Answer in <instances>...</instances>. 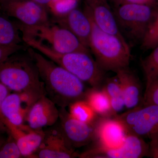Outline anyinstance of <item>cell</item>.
Instances as JSON below:
<instances>
[{
  "mask_svg": "<svg viewBox=\"0 0 158 158\" xmlns=\"http://www.w3.org/2000/svg\"><path fill=\"white\" fill-rule=\"evenodd\" d=\"M28 52L37 66L46 95L57 106L66 108L85 100L88 90L84 82L34 49L29 47Z\"/></svg>",
  "mask_w": 158,
  "mask_h": 158,
  "instance_id": "obj_1",
  "label": "cell"
},
{
  "mask_svg": "<svg viewBox=\"0 0 158 158\" xmlns=\"http://www.w3.org/2000/svg\"><path fill=\"white\" fill-rule=\"evenodd\" d=\"M23 40L29 47L65 69L91 88H102L106 79V72L91 56L90 53L78 52L61 53L35 40L27 37Z\"/></svg>",
  "mask_w": 158,
  "mask_h": 158,
  "instance_id": "obj_2",
  "label": "cell"
},
{
  "mask_svg": "<svg viewBox=\"0 0 158 158\" xmlns=\"http://www.w3.org/2000/svg\"><path fill=\"white\" fill-rule=\"evenodd\" d=\"M14 55L0 63V82L9 90L28 94L35 101L46 95L37 66L30 55Z\"/></svg>",
  "mask_w": 158,
  "mask_h": 158,
  "instance_id": "obj_3",
  "label": "cell"
},
{
  "mask_svg": "<svg viewBox=\"0 0 158 158\" xmlns=\"http://www.w3.org/2000/svg\"><path fill=\"white\" fill-rule=\"evenodd\" d=\"M84 11L90 18L92 25L89 48L102 69L105 72L116 73L119 69L129 67L131 53L128 44L103 31L89 15Z\"/></svg>",
  "mask_w": 158,
  "mask_h": 158,
  "instance_id": "obj_4",
  "label": "cell"
},
{
  "mask_svg": "<svg viewBox=\"0 0 158 158\" xmlns=\"http://www.w3.org/2000/svg\"><path fill=\"white\" fill-rule=\"evenodd\" d=\"M158 10V7L155 6L122 3L115 7L113 12L118 29L124 38L141 43Z\"/></svg>",
  "mask_w": 158,
  "mask_h": 158,
  "instance_id": "obj_5",
  "label": "cell"
},
{
  "mask_svg": "<svg viewBox=\"0 0 158 158\" xmlns=\"http://www.w3.org/2000/svg\"><path fill=\"white\" fill-rule=\"evenodd\" d=\"M22 37L35 40L61 53L73 52H89L72 32L57 24L34 26L24 25L18 23Z\"/></svg>",
  "mask_w": 158,
  "mask_h": 158,
  "instance_id": "obj_6",
  "label": "cell"
},
{
  "mask_svg": "<svg viewBox=\"0 0 158 158\" xmlns=\"http://www.w3.org/2000/svg\"><path fill=\"white\" fill-rule=\"evenodd\" d=\"M123 125L127 134L150 141L158 138V106L141 105L114 116Z\"/></svg>",
  "mask_w": 158,
  "mask_h": 158,
  "instance_id": "obj_7",
  "label": "cell"
},
{
  "mask_svg": "<svg viewBox=\"0 0 158 158\" xmlns=\"http://www.w3.org/2000/svg\"><path fill=\"white\" fill-rule=\"evenodd\" d=\"M0 10L9 17L14 18L27 26L50 23L45 6L27 0H0Z\"/></svg>",
  "mask_w": 158,
  "mask_h": 158,
  "instance_id": "obj_8",
  "label": "cell"
},
{
  "mask_svg": "<svg viewBox=\"0 0 158 158\" xmlns=\"http://www.w3.org/2000/svg\"><path fill=\"white\" fill-rule=\"evenodd\" d=\"M149 144L144 138L127 134L123 144L116 148L93 146L79 155L83 158H141L148 157Z\"/></svg>",
  "mask_w": 158,
  "mask_h": 158,
  "instance_id": "obj_9",
  "label": "cell"
},
{
  "mask_svg": "<svg viewBox=\"0 0 158 158\" xmlns=\"http://www.w3.org/2000/svg\"><path fill=\"white\" fill-rule=\"evenodd\" d=\"M59 128L65 141L74 149L93 142L94 137V123H87L74 118L65 108L59 110Z\"/></svg>",
  "mask_w": 158,
  "mask_h": 158,
  "instance_id": "obj_10",
  "label": "cell"
},
{
  "mask_svg": "<svg viewBox=\"0 0 158 158\" xmlns=\"http://www.w3.org/2000/svg\"><path fill=\"white\" fill-rule=\"evenodd\" d=\"M94 146L116 148L123 144L126 137L122 123L115 117L99 116L94 123Z\"/></svg>",
  "mask_w": 158,
  "mask_h": 158,
  "instance_id": "obj_11",
  "label": "cell"
},
{
  "mask_svg": "<svg viewBox=\"0 0 158 158\" xmlns=\"http://www.w3.org/2000/svg\"><path fill=\"white\" fill-rule=\"evenodd\" d=\"M44 132L42 143L33 158H73L78 157V153L69 145L59 127Z\"/></svg>",
  "mask_w": 158,
  "mask_h": 158,
  "instance_id": "obj_12",
  "label": "cell"
},
{
  "mask_svg": "<svg viewBox=\"0 0 158 158\" xmlns=\"http://www.w3.org/2000/svg\"><path fill=\"white\" fill-rule=\"evenodd\" d=\"M0 121L13 137L19 148L23 157L33 158V155L42 143L44 132L34 130L25 125L18 127L4 118Z\"/></svg>",
  "mask_w": 158,
  "mask_h": 158,
  "instance_id": "obj_13",
  "label": "cell"
},
{
  "mask_svg": "<svg viewBox=\"0 0 158 158\" xmlns=\"http://www.w3.org/2000/svg\"><path fill=\"white\" fill-rule=\"evenodd\" d=\"M59 111L56 105L46 95L37 99L29 109L26 121L34 130L52 127L59 120Z\"/></svg>",
  "mask_w": 158,
  "mask_h": 158,
  "instance_id": "obj_14",
  "label": "cell"
},
{
  "mask_svg": "<svg viewBox=\"0 0 158 158\" xmlns=\"http://www.w3.org/2000/svg\"><path fill=\"white\" fill-rule=\"evenodd\" d=\"M85 4L84 10L99 28L127 42L118 29L114 12L108 0H85Z\"/></svg>",
  "mask_w": 158,
  "mask_h": 158,
  "instance_id": "obj_15",
  "label": "cell"
},
{
  "mask_svg": "<svg viewBox=\"0 0 158 158\" xmlns=\"http://www.w3.org/2000/svg\"><path fill=\"white\" fill-rule=\"evenodd\" d=\"M56 24L70 31L85 47L89 48L92 25L90 18L77 8L61 15H55Z\"/></svg>",
  "mask_w": 158,
  "mask_h": 158,
  "instance_id": "obj_16",
  "label": "cell"
},
{
  "mask_svg": "<svg viewBox=\"0 0 158 158\" xmlns=\"http://www.w3.org/2000/svg\"><path fill=\"white\" fill-rule=\"evenodd\" d=\"M35 102L26 94H9L0 108V118H5L16 126L23 125L29 109Z\"/></svg>",
  "mask_w": 158,
  "mask_h": 158,
  "instance_id": "obj_17",
  "label": "cell"
},
{
  "mask_svg": "<svg viewBox=\"0 0 158 158\" xmlns=\"http://www.w3.org/2000/svg\"><path fill=\"white\" fill-rule=\"evenodd\" d=\"M115 73L121 85L125 107L130 110L143 105L142 87L137 76L129 67L119 69Z\"/></svg>",
  "mask_w": 158,
  "mask_h": 158,
  "instance_id": "obj_18",
  "label": "cell"
},
{
  "mask_svg": "<svg viewBox=\"0 0 158 158\" xmlns=\"http://www.w3.org/2000/svg\"><path fill=\"white\" fill-rule=\"evenodd\" d=\"M85 101L99 116L111 118L116 115L112 109L107 94L102 88H91L88 90Z\"/></svg>",
  "mask_w": 158,
  "mask_h": 158,
  "instance_id": "obj_19",
  "label": "cell"
},
{
  "mask_svg": "<svg viewBox=\"0 0 158 158\" xmlns=\"http://www.w3.org/2000/svg\"><path fill=\"white\" fill-rule=\"evenodd\" d=\"M23 42L18 23H13L3 13L0 14V46H16L22 45Z\"/></svg>",
  "mask_w": 158,
  "mask_h": 158,
  "instance_id": "obj_20",
  "label": "cell"
},
{
  "mask_svg": "<svg viewBox=\"0 0 158 158\" xmlns=\"http://www.w3.org/2000/svg\"><path fill=\"white\" fill-rule=\"evenodd\" d=\"M102 88L107 94L113 112L117 115L125 107L123 92L117 76L105 79Z\"/></svg>",
  "mask_w": 158,
  "mask_h": 158,
  "instance_id": "obj_21",
  "label": "cell"
},
{
  "mask_svg": "<svg viewBox=\"0 0 158 158\" xmlns=\"http://www.w3.org/2000/svg\"><path fill=\"white\" fill-rule=\"evenodd\" d=\"M69 112L74 118L87 123H93L98 116L85 100L75 102L69 106Z\"/></svg>",
  "mask_w": 158,
  "mask_h": 158,
  "instance_id": "obj_22",
  "label": "cell"
},
{
  "mask_svg": "<svg viewBox=\"0 0 158 158\" xmlns=\"http://www.w3.org/2000/svg\"><path fill=\"white\" fill-rule=\"evenodd\" d=\"M141 65L146 81V88L158 78V45L142 59Z\"/></svg>",
  "mask_w": 158,
  "mask_h": 158,
  "instance_id": "obj_23",
  "label": "cell"
},
{
  "mask_svg": "<svg viewBox=\"0 0 158 158\" xmlns=\"http://www.w3.org/2000/svg\"><path fill=\"white\" fill-rule=\"evenodd\" d=\"M141 43V48L145 51L158 45V10Z\"/></svg>",
  "mask_w": 158,
  "mask_h": 158,
  "instance_id": "obj_24",
  "label": "cell"
},
{
  "mask_svg": "<svg viewBox=\"0 0 158 158\" xmlns=\"http://www.w3.org/2000/svg\"><path fill=\"white\" fill-rule=\"evenodd\" d=\"M23 156L17 143L9 134L8 138L0 146V158H20Z\"/></svg>",
  "mask_w": 158,
  "mask_h": 158,
  "instance_id": "obj_25",
  "label": "cell"
},
{
  "mask_svg": "<svg viewBox=\"0 0 158 158\" xmlns=\"http://www.w3.org/2000/svg\"><path fill=\"white\" fill-rule=\"evenodd\" d=\"M78 0H59L52 2L49 6L55 15L65 14L77 8Z\"/></svg>",
  "mask_w": 158,
  "mask_h": 158,
  "instance_id": "obj_26",
  "label": "cell"
},
{
  "mask_svg": "<svg viewBox=\"0 0 158 158\" xmlns=\"http://www.w3.org/2000/svg\"><path fill=\"white\" fill-rule=\"evenodd\" d=\"M143 105L158 106V78L145 88L143 95Z\"/></svg>",
  "mask_w": 158,
  "mask_h": 158,
  "instance_id": "obj_27",
  "label": "cell"
},
{
  "mask_svg": "<svg viewBox=\"0 0 158 158\" xmlns=\"http://www.w3.org/2000/svg\"><path fill=\"white\" fill-rule=\"evenodd\" d=\"M22 45L13 47H3L0 46V63L5 61L12 55L23 48Z\"/></svg>",
  "mask_w": 158,
  "mask_h": 158,
  "instance_id": "obj_28",
  "label": "cell"
},
{
  "mask_svg": "<svg viewBox=\"0 0 158 158\" xmlns=\"http://www.w3.org/2000/svg\"><path fill=\"white\" fill-rule=\"evenodd\" d=\"M148 157L158 158V138L150 141Z\"/></svg>",
  "mask_w": 158,
  "mask_h": 158,
  "instance_id": "obj_29",
  "label": "cell"
},
{
  "mask_svg": "<svg viewBox=\"0 0 158 158\" xmlns=\"http://www.w3.org/2000/svg\"><path fill=\"white\" fill-rule=\"evenodd\" d=\"M122 3H131L138 5H148L158 7L156 0H123Z\"/></svg>",
  "mask_w": 158,
  "mask_h": 158,
  "instance_id": "obj_30",
  "label": "cell"
},
{
  "mask_svg": "<svg viewBox=\"0 0 158 158\" xmlns=\"http://www.w3.org/2000/svg\"><path fill=\"white\" fill-rule=\"evenodd\" d=\"M9 93V89L0 82V108L3 101Z\"/></svg>",
  "mask_w": 158,
  "mask_h": 158,
  "instance_id": "obj_31",
  "label": "cell"
},
{
  "mask_svg": "<svg viewBox=\"0 0 158 158\" xmlns=\"http://www.w3.org/2000/svg\"><path fill=\"white\" fill-rule=\"evenodd\" d=\"M27 1L35 2L38 3V4L48 8L52 0H27Z\"/></svg>",
  "mask_w": 158,
  "mask_h": 158,
  "instance_id": "obj_32",
  "label": "cell"
},
{
  "mask_svg": "<svg viewBox=\"0 0 158 158\" xmlns=\"http://www.w3.org/2000/svg\"><path fill=\"white\" fill-rule=\"evenodd\" d=\"M111 1L114 3V5H115V7H116L122 4L123 0H111Z\"/></svg>",
  "mask_w": 158,
  "mask_h": 158,
  "instance_id": "obj_33",
  "label": "cell"
},
{
  "mask_svg": "<svg viewBox=\"0 0 158 158\" xmlns=\"http://www.w3.org/2000/svg\"><path fill=\"white\" fill-rule=\"evenodd\" d=\"M6 139H5V138H4V137L2 136V135L0 134V146L2 145V144H3V142L5 141Z\"/></svg>",
  "mask_w": 158,
  "mask_h": 158,
  "instance_id": "obj_34",
  "label": "cell"
},
{
  "mask_svg": "<svg viewBox=\"0 0 158 158\" xmlns=\"http://www.w3.org/2000/svg\"><path fill=\"white\" fill-rule=\"evenodd\" d=\"M59 1V0H52V2H56V1Z\"/></svg>",
  "mask_w": 158,
  "mask_h": 158,
  "instance_id": "obj_35",
  "label": "cell"
},
{
  "mask_svg": "<svg viewBox=\"0 0 158 158\" xmlns=\"http://www.w3.org/2000/svg\"><path fill=\"white\" fill-rule=\"evenodd\" d=\"M156 1L157 3V4H158V0H156Z\"/></svg>",
  "mask_w": 158,
  "mask_h": 158,
  "instance_id": "obj_36",
  "label": "cell"
}]
</instances>
